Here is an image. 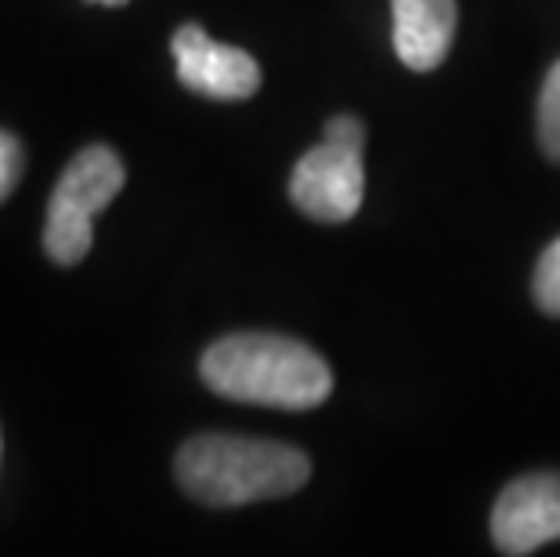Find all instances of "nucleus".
I'll list each match as a JSON object with an SVG mask.
<instances>
[{"mask_svg":"<svg viewBox=\"0 0 560 557\" xmlns=\"http://www.w3.org/2000/svg\"><path fill=\"white\" fill-rule=\"evenodd\" d=\"M199 376L213 395L268 409H315L329 398L332 370L315 348L282 334H229L202 351Z\"/></svg>","mask_w":560,"mask_h":557,"instance_id":"f257e3e1","label":"nucleus"},{"mask_svg":"<svg viewBox=\"0 0 560 557\" xmlns=\"http://www.w3.org/2000/svg\"><path fill=\"white\" fill-rule=\"evenodd\" d=\"M177 485L207 507H246L304 489L312 460L296 445L235 434H196L177 449Z\"/></svg>","mask_w":560,"mask_h":557,"instance_id":"f03ea898","label":"nucleus"},{"mask_svg":"<svg viewBox=\"0 0 560 557\" xmlns=\"http://www.w3.org/2000/svg\"><path fill=\"white\" fill-rule=\"evenodd\" d=\"M127 167L109 146L80 149L58 177L44 218V251L55 265H80L94 243V218L124 193Z\"/></svg>","mask_w":560,"mask_h":557,"instance_id":"7ed1b4c3","label":"nucleus"},{"mask_svg":"<svg viewBox=\"0 0 560 557\" xmlns=\"http://www.w3.org/2000/svg\"><path fill=\"white\" fill-rule=\"evenodd\" d=\"M365 167L362 146L322 138V146L304 152L290 174L293 207L322 224H343L362 210Z\"/></svg>","mask_w":560,"mask_h":557,"instance_id":"20e7f679","label":"nucleus"},{"mask_svg":"<svg viewBox=\"0 0 560 557\" xmlns=\"http://www.w3.org/2000/svg\"><path fill=\"white\" fill-rule=\"evenodd\" d=\"M171 55L177 66V80L213 102H246L260 88V66L243 47L221 44L207 37V30L196 22H185L174 33Z\"/></svg>","mask_w":560,"mask_h":557,"instance_id":"39448f33","label":"nucleus"},{"mask_svg":"<svg viewBox=\"0 0 560 557\" xmlns=\"http://www.w3.org/2000/svg\"><path fill=\"white\" fill-rule=\"evenodd\" d=\"M560 539V474H521L492 507V543L499 554L521 557Z\"/></svg>","mask_w":560,"mask_h":557,"instance_id":"423d86ee","label":"nucleus"},{"mask_svg":"<svg viewBox=\"0 0 560 557\" xmlns=\"http://www.w3.org/2000/svg\"><path fill=\"white\" fill-rule=\"evenodd\" d=\"M395 51L412 73H431L456 37V0H390Z\"/></svg>","mask_w":560,"mask_h":557,"instance_id":"0eeeda50","label":"nucleus"},{"mask_svg":"<svg viewBox=\"0 0 560 557\" xmlns=\"http://www.w3.org/2000/svg\"><path fill=\"white\" fill-rule=\"evenodd\" d=\"M535 127H539V146L546 152V160L560 167V58L550 66V73L542 80Z\"/></svg>","mask_w":560,"mask_h":557,"instance_id":"6e6552de","label":"nucleus"},{"mask_svg":"<svg viewBox=\"0 0 560 557\" xmlns=\"http://www.w3.org/2000/svg\"><path fill=\"white\" fill-rule=\"evenodd\" d=\"M532 293H535V304H539L546 315L560 318V240L546 246L539 265H535Z\"/></svg>","mask_w":560,"mask_h":557,"instance_id":"1a4fd4ad","label":"nucleus"},{"mask_svg":"<svg viewBox=\"0 0 560 557\" xmlns=\"http://www.w3.org/2000/svg\"><path fill=\"white\" fill-rule=\"evenodd\" d=\"M22 167H26V156H22V146L15 135H8V130H0V204L15 193L19 177H22Z\"/></svg>","mask_w":560,"mask_h":557,"instance_id":"9d476101","label":"nucleus"},{"mask_svg":"<svg viewBox=\"0 0 560 557\" xmlns=\"http://www.w3.org/2000/svg\"><path fill=\"white\" fill-rule=\"evenodd\" d=\"M88 4H105V8H120L127 0H88Z\"/></svg>","mask_w":560,"mask_h":557,"instance_id":"9b49d317","label":"nucleus"}]
</instances>
